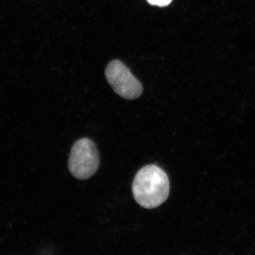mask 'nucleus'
I'll return each instance as SVG.
<instances>
[{
    "label": "nucleus",
    "mask_w": 255,
    "mask_h": 255,
    "mask_svg": "<svg viewBox=\"0 0 255 255\" xmlns=\"http://www.w3.org/2000/svg\"><path fill=\"white\" fill-rule=\"evenodd\" d=\"M132 189L137 204L145 209H155L168 198L170 190L168 176L155 164L145 166L135 175Z\"/></svg>",
    "instance_id": "nucleus-1"
},
{
    "label": "nucleus",
    "mask_w": 255,
    "mask_h": 255,
    "mask_svg": "<svg viewBox=\"0 0 255 255\" xmlns=\"http://www.w3.org/2000/svg\"><path fill=\"white\" fill-rule=\"evenodd\" d=\"M100 165V155L95 142L90 139H80L70 151L68 168L74 177L85 180L92 177Z\"/></svg>",
    "instance_id": "nucleus-2"
},
{
    "label": "nucleus",
    "mask_w": 255,
    "mask_h": 255,
    "mask_svg": "<svg viewBox=\"0 0 255 255\" xmlns=\"http://www.w3.org/2000/svg\"><path fill=\"white\" fill-rule=\"evenodd\" d=\"M105 75L114 91L122 98L135 100L142 95V84L119 60H113L109 63Z\"/></svg>",
    "instance_id": "nucleus-3"
},
{
    "label": "nucleus",
    "mask_w": 255,
    "mask_h": 255,
    "mask_svg": "<svg viewBox=\"0 0 255 255\" xmlns=\"http://www.w3.org/2000/svg\"><path fill=\"white\" fill-rule=\"evenodd\" d=\"M147 1L152 6L164 7V6H167L170 4L172 3V0H147Z\"/></svg>",
    "instance_id": "nucleus-4"
}]
</instances>
